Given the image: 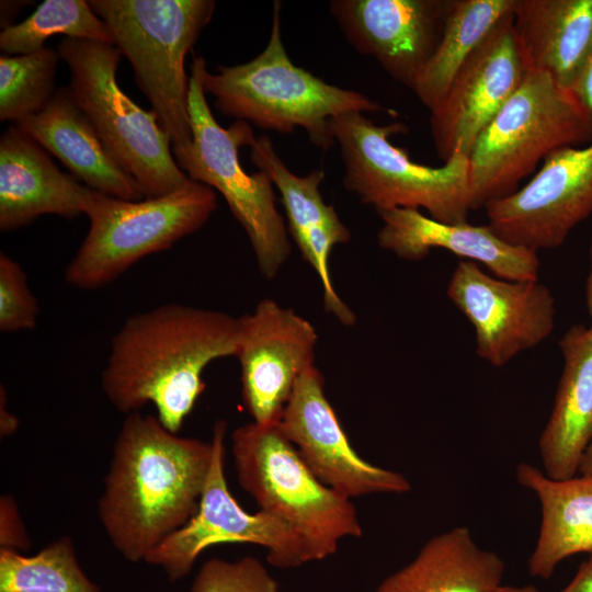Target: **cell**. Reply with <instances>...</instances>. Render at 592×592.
I'll return each mask as SVG.
<instances>
[{"mask_svg":"<svg viewBox=\"0 0 592 592\" xmlns=\"http://www.w3.org/2000/svg\"><path fill=\"white\" fill-rule=\"evenodd\" d=\"M570 92L585 118L592 137V52Z\"/></svg>","mask_w":592,"mask_h":592,"instance_id":"33","label":"cell"},{"mask_svg":"<svg viewBox=\"0 0 592 592\" xmlns=\"http://www.w3.org/2000/svg\"><path fill=\"white\" fill-rule=\"evenodd\" d=\"M453 0H332L346 41L413 89L441 39Z\"/></svg>","mask_w":592,"mask_h":592,"instance_id":"17","label":"cell"},{"mask_svg":"<svg viewBox=\"0 0 592 592\" xmlns=\"http://www.w3.org/2000/svg\"><path fill=\"white\" fill-rule=\"evenodd\" d=\"M57 34L114 45L110 29L89 1L45 0L25 20L1 31L0 49L7 55L34 53Z\"/></svg>","mask_w":592,"mask_h":592,"instance_id":"28","label":"cell"},{"mask_svg":"<svg viewBox=\"0 0 592 592\" xmlns=\"http://www.w3.org/2000/svg\"><path fill=\"white\" fill-rule=\"evenodd\" d=\"M191 592H280L266 567L247 556L237 560L210 558L198 569Z\"/></svg>","mask_w":592,"mask_h":592,"instance_id":"30","label":"cell"},{"mask_svg":"<svg viewBox=\"0 0 592 592\" xmlns=\"http://www.w3.org/2000/svg\"><path fill=\"white\" fill-rule=\"evenodd\" d=\"M57 50L69 67L68 88L75 103L145 197H159L186 184L190 179L178 166L157 114L136 104L117 83L121 52L114 45L70 37L62 38Z\"/></svg>","mask_w":592,"mask_h":592,"instance_id":"8","label":"cell"},{"mask_svg":"<svg viewBox=\"0 0 592 592\" xmlns=\"http://www.w3.org/2000/svg\"><path fill=\"white\" fill-rule=\"evenodd\" d=\"M446 294L474 327L478 356L496 367L536 346L555 328V298L538 280H503L462 260Z\"/></svg>","mask_w":592,"mask_h":592,"instance_id":"13","label":"cell"},{"mask_svg":"<svg viewBox=\"0 0 592 592\" xmlns=\"http://www.w3.org/2000/svg\"><path fill=\"white\" fill-rule=\"evenodd\" d=\"M19 428L18 418L9 410L7 394L1 386L0 389V434L2 437L12 435Z\"/></svg>","mask_w":592,"mask_h":592,"instance_id":"35","label":"cell"},{"mask_svg":"<svg viewBox=\"0 0 592 592\" xmlns=\"http://www.w3.org/2000/svg\"><path fill=\"white\" fill-rule=\"evenodd\" d=\"M217 208L215 191L190 180L159 197L126 201L93 190L86 210L89 230L69 262L66 282L95 289L140 259L170 249L201 229Z\"/></svg>","mask_w":592,"mask_h":592,"instance_id":"10","label":"cell"},{"mask_svg":"<svg viewBox=\"0 0 592 592\" xmlns=\"http://www.w3.org/2000/svg\"><path fill=\"white\" fill-rule=\"evenodd\" d=\"M512 21L527 69L570 91L592 52V0H514Z\"/></svg>","mask_w":592,"mask_h":592,"instance_id":"23","label":"cell"},{"mask_svg":"<svg viewBox=\"0 0 592 592\" xmlns=\"http://www.w3.org/2000/svg\"><path fill=\"white\" fill-rule=\"evenodd\" d=\"M485 208L487 225L510 244L536 252L561 246L592 214V140L553 151L530 182Z\"/></svg>","mask_w":592,"mask_h":592,"instance_id":"12","label":"cell"},{"mask_svg":"<svg viewBox=\"0 0 592 592\" xmlns=\"http://www.w3.org/2000/svg\"><path fill=\"white\" fill-rule=\"evenodd\" d=\"M205 68L202 56L193 58L189 88L192 140L172 148L173 156L190 180L221 194L248 236L260 273L273 278L292 251L287 225L276 207L275 186L263 171L250 174L242 168L239 149L254 141L253 129L243 121L225 128L215 119L203 88Z\"/></svg>","mask_w":592,"mask_h":592,"instance_id":"4","label":"cell"},{"mask_svg":"<svg viewBox=\"0 0 592 592\" xmlns=\"http://www.w3.org/2000/svg\"><path fill=\"white\" fill-rule=\"evenodd\" d=\"M504 568L497 553L481 548L460 525L430 538L374 592H493L502 584Z\"/></svg>","mask_w":592,"mask_h":592,"instance_id":"25","label":"cell"},{"mask_svg":"<svg viewBox=\"0 0 592 592\" xmlns=\"http://www.w3.org/2000/svg\"><path fill=\"white\" fill-rule=\"evenodd\" d=\"M493 592H542L534 585H500Z\"/></svg>","mask_w":592,"mask_h":592,"instance_id":"38","label":"cell"},{"mask_svg":"<svg viewBox=\"0 0 592 592\" xmlns=\"http://www.w3.org/2000/svg\"><path fill=\"white\" fill-rule=\"evenodd\" d=\"M203 88L226 116L282 134L304 129L312 145L327 150L335 141L330 122L352 112H397L357 91L327 83L291 60L281 35V3L273 7L265 48L252 60L203 71Z\"/></svg>","mask_w":592,"mask_h":592,"instance_id":"3","label":"cell"},{"mask_svg":"<svg viewBox=\"0 0 592 592\" xmlns=\"http://www.w3.org/2000/svg\"><path fill=\"white\" fill-rule=\"evenodd\" d=\"M60 55L43 47L22 55L0 56V121L14 123L42 112L56 93Z\"/></svg>","mask_w":592,"mask_h":592,"instance_id":"29","label":"cell"},{"mask_svg":"<svg viewBox=\"0 0 592 592\" xmlns=\"http://www.w3.org/2000/svg\"><path fill=\"white\" fill-rule=\"evenodd\" d=\"M14 125L91 190L126 201L146 198L141 186L111 155L75 103L68 87L59 88L42 112Z\"/></svg>","mask_w":592,"mask_h":592,"instance_id":"21","label":"cell"},{"mask_svg":"<svg viewBox=\"0 0 592 592\" xmlns=\"http://www.w3.org/2000/svg\"><path fill=\"white\" fill-rule=\"evenodd\" d=\"M0 592H102L82 570L75 544L61 536L27 556L0 548Z\"/></svg>","mask_w":592,"mask_h":592,"instance_id":"27","label":"cell"},{"mask_svg":"<svg viewBox=\"0 0 592 592\" xmlns=\"http://www.w3.org/2000/svg\"><path fill=\"white\" fill-rule=\"evenodd\" d=\"M344 167L343 186L376 212L424 208L447 224L466 223L470 210L469 158L455 153L441 167L412 161L390 137L406 133L401 122L376 125L352 112L330 122Z\"/></svg>","mask_w":592,"mask_h":592,"instance_id":"6","label":"cell"},{"mask_svg":"<svg viewBox=\"0 0 592 592\" xmlns=\"http://www.w3.org/2000/svg\"><path fill=\"white\" fill-rule=\"evenodd\" d=\"M239 334L240 317L178 303L132 315L111 340L103 392L126 415L155 405L178 433L205 388L204 369L235 356Z\"/></svg>","mask_w":592,"mask_h":592,"instance_id":"2","label":"cell"},{"mask_svg":"<svg viewBox=\"0 0 592 592\" xmlns=\"http://www.w3.org/2000/svg\"><path fill=\"white\" fill-rule=\"evenodd\" d=\"M559 592H592V551L580 565L572 580Z\"/></svg>","mask_w":592,"mask_h":592,"instance_id":"34","label":"cell"},{"mask_svg":"<svg viewBox=\"0 0 592 592\" xmlns=\"http://www.w3.org/2000/svg\"><path fill=\"white\" fill-rule=\"evenodd\" d=\"M31 540L12 496L0 498V548L15 551L27 550Z\"/></svg>","mask_w":592,"mask_h":592,"instance_id":"32","label":"cell"},{"mask_svg":"<svg viewBox=\"0 0 592 592\" xmlns=\"http://www.w3.org/2000/svg\"><path fill=\"white\" fill-rule=\"evenodd\" d=\"M378 215L383 223L377 234L379 247L402 260L421 261L437 248L482 263L503 280H538L537 252L503 241L488 225L442 223L412 208H394Z\"/></svg>","mask_w":592,"mask_h":592,"instance_id":"19","label":"cell"},{"mask_svg":"<svg viewBox=\"0 0 592 592\" xmlns=\"http://www.w3.org/2000/svg\"><path fill=\"white\" fill-rule=\"evenodd\" d=\"M110 29L114 46L132 65L172 148L192 140L190 77L184 60L213 18V0H91Z\"/></svg>","mask_w":592,"mask_h":592,"instance_id":"5","label":"cell"},{"mask_svg":"<svg viewBox=\"0 0 592 592\" xmlns=\"http://www.w3.org/2000/svg\"><path fill=\"white\" fill-rule=\"evenodd\" d=\"M38 301L31 292L22 266L8 254L0 253V330H32L37 323Z\"/></svg>","mask_w":592,"mask_h":592,"instance_id":"31","label":"cell"},{"mask_svg":"<svg viewBox=\"0 0 592 592\" xmlns=\"http://www.w3.org/2000/svg\"><path fill=\"white\" fill-rule=\"evenodd\" d=\"M278 426L312 474L349 498L411 490L407 477L368 463L352 447L325 392L316 365L297 380Z\"/></svg>","mask_w":592,"mask_h":592,"instance_id":"16","label":"cell"},{"mask_svg":"<svg viewBox=\"0 0 592 592\" xmlns=\"http://www.w3.org/2000/svg\"><path fill=\"white\" fill-rule=\"evenodd\" d=\"M93 190L61 172L46 150L15 125L0 137V229L15 230L53 214H86Z\"/></svg>","mask_w":592,"mask_h":592,"instance_id":"20","label":"cell"},{"mask_svg":"<svg viewBox=\"0 0 592 592\" xmlns=\"http://www.w3.org/2000/svg\"><path fill=\"white\" fill-rule=\"evenodd\" d=\"M226 434V421L217 420L210 440L212 463L196 514L145 560L162 568L171 582L185 577L197 557L218 544L261 546L267 562L280 569L312 561L305 540L293 527L264 511L247 512L231 496L225 475Z\"/></svg>","mask_w":592,"mask_h":592,"instance_id":"11","label":"cell"},{"mask_svg":"<svg viewBox=\"0 0 592 592\" xmlns=\"http://www.w3.org/2000/svg\"><path fill=\"white\" fill-rule=\"evenodd\" d=\"M317 342L309 320L271 298L240 317L235 357L243 405L253 422L278 423L297 380L315 365Z\"/></svg>","mask_w":592,"mask_h":592,"instance_id":"14","label":"cell"},{"mask_svg":"<svg viewBox=\"0 0 592 592\" xmlns=\"http://www.w3.org/2000/svg\"><path fill=\"white\" fill-rule=\"evenodd\" d=\"M585 299L587 307L591 317V326L589 328L592 330V238L590 243V272L585 285Z\"/></svg>","mask_w":592,"mask_h":592,"instance_id":"36","label":"cell"},{"mask_svg":"<svg viewBox=\"0 0 592 592\" xmlns=\"http://www.w3.org/2000/svg\"><path fill=\"white\" fill-rule=\"evenodd\" d=\"M249 147L250 160L267 174L281 195L288 234L319 277L326 311L343 326H354L356 316L335 291L330 273L331 252L350 241L351 231L321 195L323 170L315 169L303 177L293 173L265 135L255 137Z\"/></svg>","mask_w":592,"mask_h":592,"instance_id":"18","label":"cell"},{"mask_svg":"<svg viewBox=\"0 0 592 592\" xmlns=\"http://www.w3.org/2000/svg\"><path fill=\"white\" fill-rule=\"evenodd\" d=\"M231 453L239 486L261 511L301 536L312 561L333 555L341 540L363 535L352 500L312 474L278 424L238 426Z\"/></svg>","mask_w":592,"mask_h":592,"instance_id":"7","label":"cell"},{"mask_svg":"<svg viewBox=\"0 0 592 592\" xmlns=\"http://www.w3.org/2000/svg\"><path fill=\"white\" fill-rule=\"evenodd\" d=\"M559 348L563 368L538 449L543 471L561 480L579 473L592 441V330L572 326Z\"/></svg>","mask_w":592,"mask_h":592,"instance_id":"22","label":"cell"},{"mask_svg":"<svg viewBox=\"0 0 592 592\" xmlns=\"http://www.w3.org/2000/svg\"><path fill=\"white\" fill-rule=\"evenodd\" d=\"M513 7L514 0H453L437 47L412 89L430 112L443 100L469 56Z\"/></svg>","mask_w":592,"mask_h":592,"instance_id":"26","label":"cell"},{"mask_svg":"<svg viewBox=\"0 0 592 592\" xmlns=\"http://www.w3.org/2000/svg\"><path fill=\"white\" fill-rule=\"evenodd\" d=\"M512 11L478 45L443 100L430 112L432 139L444 162L457 152L469 157L478 137L528 72L516 42Z\"/></svg>","mask_w":592,"mask_h":592,"instance_id":"15","label":"cell"},{"mask_svg":"<svg viewBox=\"0 0 592 592\" xmlns=\"http://www.w3.org/2000/svg\"><path fill=\"white\" fill-rule=\"evenodd\" d=\"M579 474L592 475V441L583 455V458L579 468Z\"/></svg>","mask_w":592,"mask_h":592,"instance_id":"37","label":"cell"},{"mask_svg":"<svg viewBox=\"0 0 592 592\" xmlns=\"http://www.w3.org/2000/svg\"><path fill=\"white\" fill-rule=\"evenodd\" d=\"M591 140L571 92L546 73L528 70L468 157L470 209L515 192L553 151Z\"/></svg>","mask_w":592,"mask_h":592,"instance_id":"9","label":"cell"},{"mask_svg":"<svg viewBox=\"0 0 592 592\" xmlns=\"http://www.w3.org/2000/svg\"><path fill=\"white\" fill-rule=\"evenodd\" d=\"M515 476L540 506L538 537L527 569L531 576L547 580L566 558L592 551V475L558 480L530 463H520Z\"/></svg>","mask_w":592,"mask_h":592,"instance_id":"24","label":"cell"},{"mask_svg":"<svg viewBox=\"0 0 592 592\" xmlns=\"http://www.w3.org/2000/svg\"><path fill=\"white\" fill-rule=\"evenodd\" d=\"M212 456V441L179 436L140 411L126 415L98 501L100 523L122 557L145 561L196 514Z\"/></svg>","mask_w":592,"mask_h":592,"instance_id":"1","label":"cell"}]
</instances>
